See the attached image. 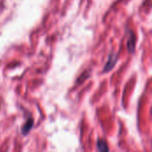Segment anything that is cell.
<instances>
[{
    "label": "cell",
    "instance_id": "cell-1",
    "mask_svg": "<svg viewBox=\"0 0 152 152\" xmlns=\"http://www.w3.org/2000/svg\"><path fill=\"white\" fill-rule=\"evenodd\" d=\"M117 54L116 53H110L109 55V59L105 64V67H104V69H103V73H106V72H109L110 70H111L114 66L116 65L117 63Z\"/></svg>",
    "mask_w": 152,
    "mask_h": 152
},
{
    "label": "cell",
    "instance_id": "cell-2",
    "mask_svg": "<svg viewBox=\"0 0 152 152\" xmlns=\"http://www.w3.org/2000/svg\"><path fill=\"white\" fill-rule=\"evenodd\" d=\"M33 126H34V120H33V118H28L26 120L25 124L21 127V133H22V134L23 135H27L29 133V131L32 129Z\"/></svg>",
    "mask_w": 152,
    "mask_h": 152
},
{
    "label": "cell",
    "instance_id": "cell-3",
    "mask_svg": "<svg viewBox=\"0 0 152 152\" xmlns=\"http://www.w3.org/2000/svg\"><path fill=\"white\" fill-rule=\"evenodd\" d=\"M130 37L128 39V42H127V48H128V51L130 53H134V47H135V42H136V39H135V37L134 35L133 34V32H130Z\"/></svg>",
    "mask_w": 152,
    "mask_h": 152
},
{
    "label": "cell",
    "instance_id": "cell-4",
    "mask_svg": "<svg viewBox=\"0 0 152 152\" xmlns=\"http://www.w3.org/2000/svg\"><path fill=\"white\" fill-rule=\"evenodd\" d=\"M97 149L100 151H109V147H108L107 142L102 139H98V141H97Z\"/></svg>",
    "mask_w": 152,
    "mask_h": 152
}]
</instances>
